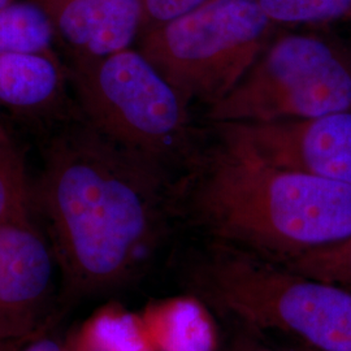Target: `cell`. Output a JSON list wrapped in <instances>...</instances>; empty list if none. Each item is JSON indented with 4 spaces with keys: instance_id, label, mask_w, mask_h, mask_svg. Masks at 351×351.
Listing matches in <instances>:
<instances>
[{
    "instance_id": "7a4b0ae2",
    "label": "cell",
    "mask_w": 351,
    "mask_h": 351,
    "mask_svg": "<svg viewBox=\"0 0 351 351\" xmlns=\"http://www.w3.org/2000/svg\"><path fill=\"white\" fill-rule=\"evenodd\" d=\"M181 184L182 216L224 242L288 263L351 239V185L277 168L221 145Z\"/></svg>"
},
{
    "instance_id": "d6986e66",
    "label": "cell",
    "mask_w": 351,
    "mask_h": 351,
    "mask_svg": "<svg viewBox=\"0 0 351 351\" xmlns=\"http://www.w3.org/2000/svg\"><path fill=\"white\" fill-rule=\"evenodd\" d=\"M282 351V350H281ZM284 351H317L314 350V349H311V348H307V346H304V345H301V346H297V348H293V349H288V350Z\"/></svg>"
},
{
    "instance_id": "2e32d148",
    "label": "cell",
    "mask_w": 351,
    "mask_h": 351,
    "mask_svg": "<svg viewBox=\"0 0 351 351\" xmlns=\"http://www.w3.org/2000/svg\"><path fill=\"white\" fill-rule=\"evenodd\" d=\"M14 351H66V337L53 332V326L21 342Z\"/></svg>"
},
{
    "instance_id": "52a82bcc",
    "label": "cell",
    "mask_w": 351,
    "mask_h": 351,
    "mask_svg": "<svg viewBox=\"0 0 351 351\" xmlns=\"http://www.w3.org/2000/svg\"><path fill=\"white\" fill-rule=\"evenodd\" d=\"M223 143L263 163L351 185V110L276 123L215 124Z\"/></svg>"
},
{
    "instance_id": "8fae6325",
    "label": "cell",
    "mask_w": 351,
    "mask_h": 351,
    "mask_svg": "<svg viewBox=\"0 0 351 351\" xmlns=\"http://www.w3.org/2000/svg\"><path fill=\"white\" fill-rule=\"evenodd\" d=\"M58 34L39 0H25L0 8V55L51 52Z\"/></svg>"
},
{
    "instance_id": "5bb4252c",
    "label": "cell",
    "mask_w": 351,
    "mask_h": 351,
    "mask_svg": "<svg viewBox=\"0 0 351 351\" xmlns=\"http://www.w3.org/2000/svg\"><path fill=\"white\" fill-rule=\"evenodd\" d=\"M282 264L302 275L351 290V239Z\"/></svg>"
},
{
    "instance_id": "ac0fdd59",
    "label": "cell",
    "mask_w": 351,
    "mask_h": 351,
    "mask_svg": "<svg viewBox=\"0 0 351 351\" xmlns=\"http://www.w3.org/2000/svg\"><path fill=\"white\" fill-rule=\"evenodd\" d=\"M20 343H21V342H20ZM20 343H5V342H0V351H14Z\"/></svg>"
},
{
    "instance_id": "3957f363",
    "label": "cell",
    "mask_w": 351,
    "mask_h": 351,
    "mask_svg": "<svg viewBox=\"0 0 351 351\" xmlns=\"http://www.w3.org/2000/svg\"><path fill=\"white\" fill-rule=\"evenodd\" d=\"M189 291L249 330L317 351H351V290L211 239L184 264Z\"/></svg>"
},
{
    "instance_id": "6da1fadb",
    "label": "cell",
    "mask_w": 351,
    "mask_h": 351,
    "mask_svg": "<svg viewBox=\"0 0 351 351\" xmlns=\"http://www.w3.org/2000/svg\"><path fill=\"white\" fill-rule=\"evenodd\" d=\"M65 307L149 274L182 216L181 184L81 120L51 138L33 191Z\"/></svg>"
},
{
    "instance_id": "30bf717a",
    "label": "cell",
    "mask_w": 351,
    "mask_h": 351,
    "mask_svg": "<svg viewBox=\"0 0 351 351\" xmlns=\"http://www.w3.org/2000/svg\"><path fill=\"white\" fill-rule=\"evenodd\" d=\"M69 72L55 51L0 55V104L42 112L62 98Z\"/></svg>"
},
{
    "instance_id": "44dd1931",
    "label": "cell",
    "mask_w": 351,
    "mask_h": 351,
    "mask_svg": "<svg viewBox=\"0 0 351 351\" xmlns=\"http://www.w3.org/2000/svg\"><path fill=\"white\" fill-rule=\"evenodd\" d=\"M66 351H72V350H69V349H68V346H66Z\"/></svg>"
},
{
    "instance_id": "7c38bea8",
    "label": "cell",
    "mask_w": 351,
    "mask_h": 351,
    "mask_svg": "<svg viewBox=\"0 0 351 351\" xmlns=\"http://www.w3.org/2000/svg\"><path fill=\"white\" fill-rule=\"evenodd\" d=\"M33 190L25 167L0 125V224L33 221Z\"/></svg>"
},
{
    "instance_id": "e0dca14e",
    "label": "cell",
    "mask_w": 351,
    "mask_h": 351,
    "mask_svg": "<svg viewBox=\"0 0 351 351\" xmlns=\"http://www.w3.org/2000/svg\"><path fill=\"white\" fill-rule=\"evenodd\" d=\"M226 351H276L272 349H268L265 346H262L256 342H251V341H237L234 342L229 349Z\"/></svg>"
},
{
    "instance_id": "277c9868",
    "label": "cell",
    "mask_w": 351,
    "mask_h": 351,
    "mask_svg": "<svg viewBox=\"0 0 351 351\" xmlns=\"http://www.w3.org/2000/svg\"><path fill=\"white\" fill-rule=\"evenodd\" d=\"M82 117L103 136L171 173L195 159L189 106L138 49L71 59Z\"/></svg>"
},
{
    "instance_id": "ba28073f",
    "label": "cell",
    "mask_w": 351,
    "mask_h": 351,
    "mask_svg": "<svg viewBox=\"0 0 351 351\" xmlns=\"http://www.w3.org/2000/svg\"><path fill=\"white\" fill-rule=\"evenodd\" d=\"M56 271L34 221L0 224V342L20 343L53 326Z\"/></svg>"
},
{
    "instance_id": "4fadbf2b",
    "label": "cell",
    "mask_w": 351,
    "mask_h": 351,
    "mask_svg": "<svg viewBox=\"0 0 351 351\" xmlns=\"http://www.w3.org/2000/svg\"><path fill=\"white\" fill-rule=\"evenodd\" d=\"M276 25L351 21V0H255Z\"/></svg>"
},
{
    "instance_id": "8992f818",
    "label": "cell",
    "mask_w": 351,
    "mask_h": 351,
    "mask_svg": "<svg viewBox=\"0 0 351 351\" xmlns=\"http://www.w3.org/2000/svg\"><path fill=\"white\" fill-rule=\"evenodd\" d=\"M351 110V47L316 32L272 39L239 85L208 107L219 123L306 120Z\"/></svg>"
},
{
    "instance_id": "5b68a950",
    "label": "cell",
    "mask_w": 351,
    "mask_h": 351,
    "mask_svg": "<svg viewBox=\"0 0 351 351\" xmlns=\"http://www.w3.org/2000/svg\"><path fill=\"white\" fill-rule=\"evenodd\" d=\"M255 0H208L139 36L138 50L186 104L226 98L271 43Z\"/></svg>"
},
{
    "instance_id": "9c48e42d",
    "label": "cell",
    "mask_w": 351,
    "mask_h": 351,
    "mask_svg": "<svg viewBox=\"0 0 351 351\" xmlns=\"http://www.w3.org/2000/svg\"><path fill=\"white\" fill-rule=\"evenodd\" d=\"M71 59L130 49L142 29L139 0H39Z\"/></svg>"
},
{
    "instance_id": "ffe728a7",
    "label": "cell",
    "mask_w": 351,
    "mask_h": 351,
    "mask_svg": "<svg viewBox=\"0 0 351 351\" xmlns=\"http://www.w3.org/2000/svg\"><path fill=\"white\" fill-rule=\"evenodd\" d=\"M12 1H14V0H0V8L7 5V4H10V3H12Z\"/></svg>"
},
{
    "instance_id": "9a60e30c",
    "label": "cell",
    "mask_w": 351,
    "mask_h": 351,
    "mask_svg": "<svg viewBox=\"0 0 351 351\" xmlns=\"http://www.w3.org/2000/svg\"><path fill=\"white\" fill-rule=\"evenodd\" d=\"M142 8L141 34L189 12L208 0H139ZM139 34V36H141Z\"/></svg>"
}]
</instances>
